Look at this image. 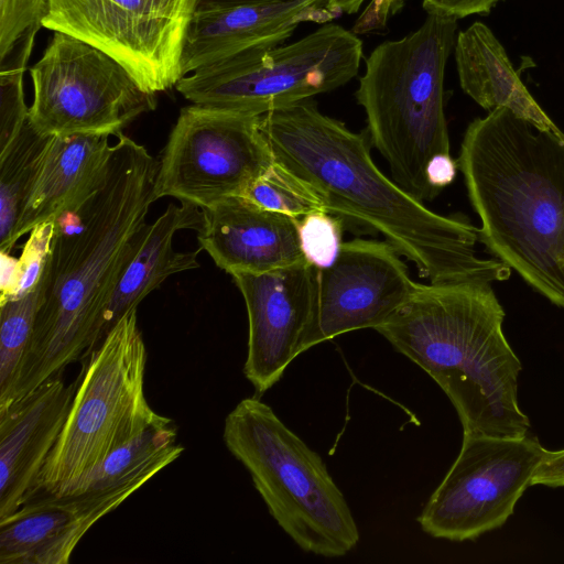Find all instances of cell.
Returning <instances> with one entry per match:
<instances>
[{
	"instance_id": "30",
	"label": "cell",
	"mask_w": 564,
	"mask_h": 564,
	"mask_svg": "<svg viewBox=\"0 0 564 564\" xmlns=\"http://www.w3.org/2000/svg\"><path fill=\"white\" fill-rule=\"evenodd\" d=\"M500 0H423L427 13L460 19L475 13H487Z\"/></svg>"
},
{
	"instance_id": "14",
	"label": "cell",
	"mask_w": 564,
	"mask_h": 564,
	"mask_svg": "<svg viewBox=\"0 0 564 564\" xmlns=\"http://www.w3.org/2000/svg\"><path fill=\"white\" fill-rule=\"evenodd\" d=\"M231 276L248 314L243 373L256 393L262 394L302 354L313 313L316 269L303 260L264 273L238 272Z\"/></svg>"
},
{
	"instance_id": "12",
	"label": "cell",
	"mask_w": 564,
	"mask_h": 564,
	"mask_svg": "<svg viewBox=\"0 0 564 564\" xmlns=\"http://www.w3.org/2000/svg\"><path fill=\"white\" fill-rule=\"evenodd\" d=\"M546 451L528 434L464 435L457 458L417 518L421 529L433 538L465 541L501 527Z\"/></svg>"
},
{
	"instance_id": "31",
	"label": "cell",
	"mask_w": 564,
	"mask_h": 564,
	"mask_svg": "<svg viewBox=\"0 0 564 564\" xmlns=\"http://www.w3.org/2000/svg\"><path fill=\"white\" fill-rule=\"evenodd\" d=\"M405 0H372L356 22L354 32L364 33L386 25L390 14L402 8Z\"/></svg>"
},
{
	"instance_id": "5",
	"label": "cell",
	"mask_w": 564,
	"mask_h": 564,
	"mask_svg": "<svg viewBox=\"0 0 564 564\" xmlns=\"http://www.w3.org/2000/svg\"><path fill=\"white\" fill-rule=\"evenodd\" d=\"M456 31L457 19L427 13L415 31L375 47L356 90L392 178L422 203L438 195L426 178L430 161L451 154L444 76Z\"/></svg>"
},
{
	"instance_id": "1",
	"label": "cell",
	"mask_w": 564,
	"mask_h": 564,
	"mask_svg": "<svg viewBox=\"0 0 564 564\" xmlns=\"http://www.w3.org/2000/svg\"><path fill=\"white\" fill-rule=\"evenodd\" d=\"M104 185L55 221L32 340L4 410L99 344L102 317L144 239L159 170L119 134Z\"/></svg>"
},
{
	"instance_id": "27",
	"label": "cell",
	"mask_w": 564,
	"mask_h": 564,
	"mask_svg": "<svg viewBox=\"0 0 564 564\" xmlns=\"http://www.w3.org/2000/svg\"><path fill=\"white\" fill-rule=\"evenodd\" d=\"M54 234L55 221H44L29 232L18 259L0 251V304L22 297L39 285L51 253Z\"/></svg>"
},
{
	"instance_id": "3",
	"label": "cell",
	"mask_w": 564,
	"mask_h": 564,
	"mask_svg": "<svg viewBox=\"0 0 564 564\" xmlns=\"http://www.w3.org/2000/svg\"><path fill=\"white\" fill-rule=\"evenodd\" d=\"M457 165L479 240L564 308V133L498 108L468 126Z\"/></svg>"
},
{
	"instance_id": "18",
	"label": "cell",
	"mask_w": 564,
	"mask_h": 564,
	"mask_svg": "<svg viewBox=\"0 0 564 564\" xmlns=\"http://www.w3.org/2000/svg\"><path fill=\"white\" fill-rule=\"evenodd\" d=\"M199 248L230 275L264 273L305 260L300 219L263 209L243 196H230L204 208Z\"/></svg>"
},
{
	"instance_id": "11",
	"label": "cell",
	"mask_w": 564,
	"mask_h": 564,
	"mask_svg": "<svg viewBox=\"0 0 564 564\" xmlns=\"http://www.w3.org/2000/svg\"><path fill=\"white\" fill-rule=\"evenodd\" d=\"M198 0H47L42 26L119 62L148 94L176 86Z\"/></svg>"
},
{
	"instance_id": "32",
	"label": "cell",
	"mask_w": 564,
	"mask_h": 564,
	"mask_svg": "<svg viewBox=\"0 0 564 564\" xmlns=\"http://www.w3.org/2000/svg\"><path fill=\"white\" fill-rule=\"evenodd\" d=\"M457 167V162L453 160L451 154L434 156L426 169V178L430 186L438 194L454 181Z\"/></svg>"
},
{
	"instance_id": "19",
	"label": "cell",
	"mask_w": 564,
	"mask_h": 564,
	"mask_svg": "<svg viewBox=\"0 0 564 564\" xmlns=\"http://www.w3.org/2000/svg\"><path fill=\"white\" fill-rule=\"evenodd\" d=\"M109 137L76 133L48 138L14 230V245L39 224L56 219L100 189L112 154Z\"/></svg>"
},
{
	"instance_id": "21",
	"label": "cell",
	"mask_w": 564,
	"mask_h": 564,
	"mask_svg": "<svg viewBox=\"0 0 564 564\" xmlns=\"http://www.w3.org/2000/svg\"><path fill=\"white\" fill-rule=\"evenodd\" d=\"M454 53L460 87L479 106L490 111L506 108L541 129L562 133L533 99L487 25L475 22L459 32Z\"/></svg>"
},
{
	"instance_id": "17",
	"label": "cell",
	"mask_w": 564,
	"mask_h": 564,
	"mask_svg": "<svg viewBox=\"0 0 564 564\" xmlns=\"http://www.w3.org/2000/svg\"><path fill=\"white\" fill-rule=\"evenodd\" d=\"M137 490L32 497L0 520V564H67L86 532Z\"/></svg>"
},
{
	"instance_id": "7",
	"label": "cell",
	"mask_w": 564,
	"mask_h": 564,
	"mask_svg": "<svg viewBox=\"0 0 564 564\" xmlns=\"http://www.w3.org/2000/svg\"><path fill=\"white\" fill-rule=\"evenodd\" d=\"M88 356L32 497L83 477L111 452L166 419L145 399L147 349L137 310L123 316Z\"/></svg>"
},
{
	"instance_id": "2",
	"label": "cell",
	"mask_w": 564,
	"mask_h": 564,
	"mask_svg": "<svg viewBox=\"0 0 564 564\" xmlns=\"http://www.w3.org/2000/svg\"><path fill=\"white\" fill-rule=\"evenodd\" d=\"M274 161L324 200L328 210L382 234L430 283L503 281L511 269L477 256L479 228L443 216L389 178L361 133L304 99L261 116Z\"/></svg>"
},
{
	"instance_id": "15",
	"label": "cell",
	"mask_w": 564,
	"mask_h": 564,
	"mask_svg": "<svg viewBox=\"0 0 564 564\" xmlns=\"http://www.w3.org/2000/svg\"><path fill=\"white\" fill-rule=\"evenodd\" d=\"M327 1L215 0L197 6L184 41L182 76L245 51L281 45L302 22H329L337 15Z\"/></svg>"
},
{
	"instance_id": "10",
	"label": "cell",
	"mask_w": 564,
	"mask_h": 564,
	"mask_svg": "<svg viewBox=\"0 0 564 564\" xmlns=\"http://www.w3.org/2000/svg\"><path fill=\"white\" fill-rule=\"evenodd\" d=\"M260 120L196 104L182 108L159 161L155 199L204 209L241 195L274 163Z\"/></svg>"
},
{
	"instance_id": "25",
	"label": "cell",
	"mask_w": 564,
	"mask_h": 564,
	"mask_svg": "<svg viewBox=\"0 0 564 564\" xmlns=\"http://www.w3.org/2000/svg\"><path fill=\"white\" fill-rule=\"evenodd\" d=\"M240 196L263 209L297 219L316 212H329L311 186L275 161Z\"/></svg>"
},
{
	"instance_id": "16",
	"label": "cell",
	"mask_w": 564,
	"mask_h": 564,
	"mask_svg": "<svg viewBox=\"0 0 564 564\" xmlns=\"http://www.w3.org/2000/svg\"><path fill=\"white\" fill-rule=\"evenodd\" d=\"M77 382L67 384L59 372L0 411V520L34 495L66 422Z\"/></svg>"
},
{
	"instance_id": "4",
	"label": "cell",
	"mask_w": 564,
	"mask_h": 564,
	"mask_svg": "<svg viewBox=\"0 0 564 564\" xmlns=\"http://www.w3.org/2000/svg\"><path fill=\"white\" fill-rule=\"evenodd\" d=\"M503 318L489 282L430 283L376 330L441 387L464 435L514 438L530 422L519 406L521 362Z\"/></svg>"
},
{
	"instance_id": "6",
	"label": "cell",
	"mask_w": 564,
	"mask_h": 564,
	"mask_svg": "<svg viewBox=\"0 0 564 564\" xmlns=\"http://www.w3.org/2000/svg\"><path fill=\"white\" fill-rule=\"evenodd\" d=\"M223 437L269 513L301 550L339 557L357 545L355 518L322 457L271 406L258 397L241 400L226 416Z\"/></svg>"
},
{
	"instance_id": "23",
	"label": "cell",
	"mask_w": 564,
	"mask_h": 564,
	"mask_svg": "<svg viewBox=\"0 0 564 564\" xmlns=\"http://www.w3.org/2000/svg\"><path fill=\"white\" fill-rule=\"evenodd\" d=\"M50 137L25 122L17 138L0 153V251L10 253L14 230Z\"/></svg>"
},
{
	"instance_id": "24",
	"label": "cell",
	"mask_w": 564,
	"mask_h": 564,
	"mask_svg": "<svg viewBox=\"0 0 564 564\" xmlns=\"http://www.w3.org/2000/svg\"><path fill=\"white\" fill-rule=\"evenodd\" d=\"M41 297L42 279L32 292L0 304V408L9 400L19 378L32 340Z\"/></svg>"
},
{
	"instance_id": "26",
	"label": "cell",
	"mask_w": 564,
	"mask_h": 564,
	"mask_svg": "<svg viewBox=\"0 0 564 564\" xmlns=\"http://www.w3.org/2000/svg\"><path fill=\"white\" fill-rule=\"evenodd\" d=\"M41 26L29 29L0 58V153L17 138L28 121L29 108L24 101L22 79L35 34Z\"/></svg>"
},
{
	"instance_id": "20",
	"label": "cell",
	"mask_w": 564,
	"mask_h": 564,
	"mask_svg": "<svg viewBox=\"0 0 564 564\" xmlns=\"http://www.w3.org/2000/svg\"><path fill=\"white\" fill-rule=\"evenodd\" d=\"M203 225V209L188 203H181V206L171 203L154 223L148 224L142 245L122 273L104 314L100 343L123 316L137 310L141 301L167 278L199 268L197 257L202 249L176 251L173 238L182 229L198 232Z\"/></svg>"
},
{
	"instance_id": "33",
	"label": "cell",
	"mask_w": 564,
	"mask_h": 564,
	"mask_svg": "<svg viewBox=\"0 0 564 564\" xmlns=\"http://www.w3.org/2000/svg\"><path fill=\"white\" fill-rule=\"evenodd\" d=\"M364 0H328L327 9L336 15L340 13H355L359 10Z\"/></svg>"
},
{
	"instance_id": "29",
	"label": "cell",
	"mask_w": 564,
	"mask_h": 564,
	"mask_svg": "<svg viewBox=\"0 0 564 564\" xmlns=\"http://www.w3.org/2000/svg\"><path fill=\"white\" fill-rule=\"evenodd\" d=\"M47 0H0V58L32 26L42 25Z\"/></svg>"
},
{
	"instance_id": "28",
	"label": "cell",
	"mask_w": 564,
	"mask_h": 564,
	"mask_svg": "<svg viewBox=\"0 0 564 564\" xmlns=\"http://www.w3.org/2000/svg\"><path fill=\"white\" fill-rule=\"evenodd\" d=\"M299 234L305 260L315 269L330 265L343 241L341 218L330 212H316L300 219Z\"/></svg>"
},
{
	"instance_id": "9",
	"label": "cell",
	"mask_w": 564,
	"mask_h": 564,
	"mask_svg": "<svg viewBox=\"0 0 564 564\" xmlns=\"http://www.w3.org/2000/svg\"><path fill=\"white\" fill-rule=\"evenodd\" d=\"M30 74L33 101L28 120L45 137H118L137 117L156 107L155 95L142 90L119 62L63 32H54Z\"/></svg>"
},
{
	"instance_id": "22",
	"label": "cell",
	"mask_w": 564,
	"mask_h": 564,
	"mask_svg": "<svg viewBox=\"0 0 564 564\" xmlns=\"http://www.w3.org/2000/svg\"><path fill=\"white\" fill-rule=\"evenodd\" d=\"M176 438V427L166 417L111 452L88 474L50 495H74L123 487L139 489L182 455L184 447Z\"/></svg>"
},
{
	"instance_id": "13",
	"label": "cell",
	"mask_w": 564,
	"mask_h": 564,
	"mask_svg": "<svg viewBox=\"0 0 564 564\" xmlns=\"http://www.w3.org/2000/svg\"><path fill=\"white\" fill-rule=\"evenodd\" d=\"M388 241L343 242L334 262L316 269L313 313L301 351L348 332L389 319L417 290Z\"/></svg>"
},
{
	"instance_id": "8",
	"label": "cell",
	"mask_w": 564,
	"mask_h": 564,
	"mask_svg": "<svg viewBox=\"0 0 564 564\" xmlns=\"http://www.w3.org/2000/svg\"><path fill=\"white\" fill-rule=\"evenodd\" d=\"M362 56L355 33L327 22L296 42L200 66L174 88L192 104L263 116L346 85L357 76Z\"/></svg>"
}]
</instances>
